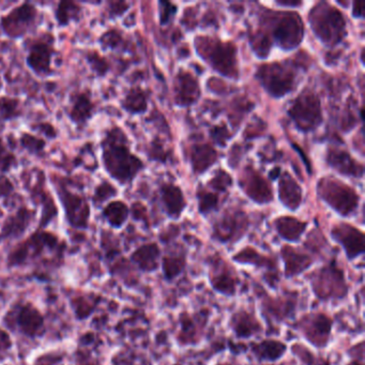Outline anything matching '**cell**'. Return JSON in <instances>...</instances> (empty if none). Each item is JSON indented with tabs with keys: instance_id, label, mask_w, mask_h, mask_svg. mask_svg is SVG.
I'll return each instance as SVG.
<instances>
[{
	"instance_id": "12",
	"label": "cell",
	"mask_w": 365,
	"mask_h": 365,
	"mask_svg": "<svg viewBox=\"0 0 365 365\" xmlns=\"http://www.w3.org/2000/svg\"><path fill=\"white\" fill-rule=\"evenodd\" d=\"M331 237L333 240L341 245L345 251L346 257L350 262L364 254V234L358 228L349 224L341 223L333 227Z\"/></svg>"
},
{
	"instance_id": "34",
	"label": "cell",
	"mask_w": 365,
	"mask_h": 365,
	"mask_svg": "<svg viewBox=\"0 0 365 365\" xmlns=\"http://www.w3.org/2000/svg\"><path fill=\"white\" fill-rule=\"evenodd\" d=\"M187 267V258L185 255H166L162 258L161 268L164 279L173 282L182 274Z\"/></svg>"
},
{
	"instance_id": "19",
	"label": "cell",
	"mask_w": 365,
	"mask_h": 365,
	"mask_svg": "<svg viewBox=\"0 0 365 365\" xmlns=\"http://www.w3.org/2000/svg\"><path fill=\"white\" fill-rule=\"evenodd\" d=\"M36 211L31 209H19L14 215H10L5 223H4L1 232H0V239H16L24 235V232L29 230L31 224L35 219Z\"/></svg>"
},
{
	"instance_id": "50",
	"label": "cell",
	"mask_w": 365,
	"mask_h": 365,
	"mask_svg": "<svg viewBox=\"0 0 365 365\" xmlns=\"http://www.w3.org/2000/svg\"><path fill=\"white\" fill-rule=\"evenodd\" d=\"M73 307L80 318L87 317L93 309V305H89V303L84 298H78L74 300Z\"/></svg>"
},
{
	"instance_id": "51",
	"label": "cell",
	"mask_w": 365,
	"mask_h": 365,
	"mask_svg": "<svg viewBox=\"0 0 365 365\" xmlns=\"http://www.w3.org/2000/svg\"><path fill=\"white\" fill-rule=\"evenodd\" d=\"M129 9V4L125 1H110L108 3V12L112 19L121 16Z\"/></svg>"
},
{
	"instance_id": "42",
	"label": "cell",
	"mask_w": 365,
	"mask_h": 365,
	"mask_svg": "<svg viewBox=\"0 0 365 365\" xmlns=\"http://www.w3.org/2000/svg\"><path fill=\"white\" fill-rule=\"evenodd\" d=\"M16 166H18V159L8 148L3 138L0 136V173L6 174Z\"/></svg>"
},
{
	"instance_id": "16",
	"label": "cell",
	"mask_w": 365,
	"mask_h": 365,
	"mask_svg": "<svg viewBox=\"0 0 365 365\" xmlns=\"http://www.w3.org/2000/svg\"><path fill=\"white\" fill-rule=\"evenodd\" d=\"M241 187L247 196L258 204H264L272 200V191L269 183L253 168L245 170L240 181Z\"/></svg>"
},
{
	"instance_id": "17",
	"label": "cell",
	"mask_w": 365,
	"mask_h": 365,
	"mask_svg": "<svg viewBox=\"0 0 365 365\" xmlns=\"http://www.w3.org/2000/svg\"><path fill=\"white\" fill-rule=\"evenodd\" d=\"M228 327L237 339H251L262 332V324L253 313L238 309L230 316Z\"/></svg>"
},
{
	"instance_id": "58",
	"label": "cell",
	"mask_w": 365,
	"mask_h": 365,
	"mask_svg": "<svg viewBox=\"0 0 365 365\" xmlns=\"http://www.w3.org/2000/svg\"><path fill=\"white\" fill-rule=\"evenodd\" d=\"M356 18H362L364 16V4L362 1H356L354 4V11H352Z\"/></svg>"
},
{
	"instance_id": "25",
	"label": "cell",
	"mask_w": 365,
	"mask_h": 365,
	"mask_svg": "<svg viewBox=\"0 0 365 365\" xmlns=\"http://www.w3.org/2000/svg\"><path fill=\"white\" fill-rule=\"evenodd\" d=\"M232 260L241 264H252L257 269H264L273 274L277 273V262L268 256L262 255L259 252L251 247H245L232 256Z\"/></svg>"
},
{
	"instance_id": "62",
	"label": "cell",
	"mask_w": 365,
	"mask_h": 365,
	"mask_svg": "<svg viewBox=\"0 0 365 365\" xmlns=\"http://www.w3.org/2000/svg\"><path fill=\"white\" fill-rule=\"evenodd\" d=\"M215 365H236V364H232V363H230V362H220V363H217V364H215Z\"/></svg>"
},
{
	"instance_id": "15",
	"label": "cell",
	"mask_w": 365,
	"mask_h": 365,
	"mask_svg": "<svg viewBox=\"0 0 365 365\" xmlns=\"http://www.w3.org/2000/svg\"><path fill=\"white\" fill-rule=\"evenodd\" d=\"M210 270L209 282L212 289L222 296L234 297L237 294L239 277L234 271L230 270V266H225L217 260V264L211 267Z\"/></svg>"
},
{
	"instance_id": "2",
	"label": "cell",
	"mask_w": 365,
	"mask_h": 365,
	"mask_svg": "<svg viewBox=\"0 0 365 365\" xmlns=\"http://www.w3.org/2000/svg\"><path fill=\"white\" fill-rule=\"evenodd\" d=\"M312 292L324 302L344 300L349 294L345 273L335 262L322 266L309 275Z\"/></svg>"
},
{
	"instance_id": "40",
	"label": "cell",
	"mask_w": 365,
	"mask_h": 365,
	"mask_svg": "<svg viewBox=\"0 0 365 365\" xmlns=\"http://www.w3.org/2000/svg\"><path fill=\"white\" fill-rule=\"evenodd\" d=\"M290 351L303 363V365H328L324 360L315 356V354L302 344H294L290 348Z\"/></svg>"
},
{
	"instance_id": "13",
	"label": "cell",
	"mask_w": 365,
	"mask_h": 365,
	"mask_svg": "<svg viewBox=\"0 0 365 365\" xmlns=\"http://www.w3.org/2000/svg\"><path fill=\"white\" fill-rule=\"evenodd\" d=\"M302 21L298 14H288L282 16L274 29V39L284 50H292L303 39Z\"/></svg>"
},
{
	"instance_id": "27",
	"label": "cell",
	"mask_w": 365,
	"mask_h": 365,
	"mask_svg": "<svg viewBox=\"0 0 365 365\" xmlns=\"http://www.w3.org/2000/svg\"><path fill=\"white\" fill-rule=\"evenodd\" d=\"M18 324L22 332L29 336H37L43 332V317L31 304L25 305L21 309L19 313Z\"/></svg>"
},
{
	"instance_id": "39",
	"label": "cell",
	"mask_w": 365,
	"mask_h": 365,
	"mask_svg": "<svg viewBox=\"0 0 365 365\" xmlns=\"http://www.w3.org/2000/svg\"><path fill=\"white\" fill-rule=\"evenodd\" d=\"M118 194L116 187L108 182V181H103L100 183L95 190V194L93 196V202L95 206L100 207L104 204V202L110 200V198L115 197Z\"/></svg>"
},
{
	"instance_id": "31",
	"label": "cell",
	"mask_w": 365,
	"mask_h": 365,
	"mask_svg": "<svg viewBox=\"0 0 365 365\" xmlns=\"http://www.w3.org/2000/svg\"><path fill=\"white\" fill-rule=\"evenodd\" d=\"M180 322V331L177 335V341L179 345H196L200 341V331L197 328V322L194 319L193 316L190 315L187 312H182L179 315Z\"/></svg>"
},
{
	"instance_id": "21",
	"label": "cell",
	"mask_w": 365,
	"mask_h": 365,
	"mask_svg": "<svg viewBox=\"0 0 365 365\" xmlns=\"http://www.w3.org/2000/svg\"><path fill=\"white\" fill-rule=\"evenodd\" d=\"M175 86H176L175 87L176 101L179 106H191L200 98V86L197 81L187 72H181L177 76Z\"/></svg>"
},
{
	"instance_id": "47",
	"label": "cell",
	"mask_w": 365,
	"mask_h": 365,
	"mask_svg": "<svg viewBox=\"0 0 365 365\" xmlns=\"http://www.w3.org/2000/svg\"><path fill=\"white\" fill-rule=\"evenodd\" d=\"M209 185L213 187V189L217 190V191L224 192L230 185H232V177L224 172V170H217V175L215 178L210 181Z\"/></svg>"
},
{
	"instance_id": "26",
	"label": "cell",
	"mask_w": 365,
	"mask_h": 365,
	"mask_svg": "<svg viewBox=\"0 0 365 365\" xmlns=\"http://www.w3.org/2000/svg\"><path fill=\"white\" fill-rule=\"evenodd\" d=\"M279 195L282 204L290 210L298 209L302 202V190L300 185L287 173L279 180Z\"/></svg>"
},
{
	"instance_id": "55",
	"label": "cell",
	"mask_w": 365,
	"mask_h": 365,
	"mask_svg": "<svg viewBox=\"0 0 365 365\" xmlns=\"http://www.w3.org/2000/svg\"><path fill=\"white\" fill-rule=\"evenodd\" d=\"M348 354L356 360H364V341H361L358 345L352 346Z\"/></svg>"
},
{
	"instance_id": "56",
	"label": "cell",
	"mask_w": 365,
	"mask_h": 365,
	"mask_svg": "<svg viewBox=\"0 0 365 365\" xmlns=\"http://www.w3.org/2000/svg\"><path fill=\"white\" fill-rule=\"evenodd\" d=\"M132 211H133V217L136 220H146L147 212L144 205L134 204L133 207H132Z\"/></svg>"
},
{
	"instance_id": "59",
	"label": "cell",
	"mask_w": 365,
	"mask_h": 365,
	"mask_svg": "<svg viewBox=\"0 0 365 365\" xmlns=\"http://www.w3.org/2000/svg\"><path fill=\"white\" fill-rule=\"evenodd\" d=\"M279 5L285 6V7H297V6H300V1H279Z\"/></svg>"
},
{
	"instance_id": "4",
	"label": "cell",
	"mask_w": 365,
	"mask_h": 365,
	"mask_svg": "<svg viewBox=\"0 0 365 365\" xmlns=\"http://www.w3.org/2000/svg\"><path fill=\"white\" fill-rule=\"evenodd\" d=\"M200 54L209 61L213 69L230 78H237V50L232 42H215L206 38L197 40Z\"/></svg>"
},
{
	"instance_id": "29",
	"label": "cell",
	"mask_w": 365,
	"mask_h": 365,
	"mask_svg": "<svg viewBox=\"0 0 365 365\" xmlns=\"http://www.w3.org/2000/svg\"><path fill=\"white\" fill-rule=\"evenodd\" d=\"M162 200L168 215L173 219H178L185 207V200L181 190L173 185H163Z\"/></svg>"
},
{
	"instance_id": "46",
	"label": "cell",
	"mask_w": 365,
	"mask_h": 365,
	"mask_svg": "<svg viewBox=\"0 0 365 365\" xmlns=\"http://www.w3.org/2000/svg\"><path fill=\"white\" fill-rule=\"evenodd\" d=\"M252 46H253V50L255 51L258 56L264 58V57L268 56L269 51H270L271 48V42L267 36H256L252 40Z\"/></svg>"
},
{
	"instance_id": "41",
	"label": "cell",
	"mask_w": 365,
	"mask_h": 365,
	"mask_svg": "<svg viewBox=\"0 0 365 365\" xmlns=\"http://www.w3.org/2000/svg\"><path fill=\"white\" fill-rule=\"evenodd\" d=\"M87 63L98 76H106L110 71V63L97 51H91L86 55Z\"/></svg>"
},
{
	"instance_id": "6",
	"label": "cell",
	"mask_w": 365,
	"mask_h": 365,
	"mask_svg": "<svg viewBox=\"0 0 365 365\" xmlns=\"http://www.w3.org/2000/svg\"><path fill=\"white\" fill-rule=\"evenodd\" d=\"M333 320L322 312L307 314L296 324V329L314 347L324 349L330 343Z\"/></svg>"
},
{
	"instance_id": "33",
	"label": "cell",
	"mask_w": 365,
	"mask_h": 365,
	"mask_svg": "<svg viewBox=\"0 0 365 365\" xmlns=\"http://www.w3.org/2000/svg\"><path fill=\"white\" fill-rule=\"evenodd\" d=\"M102 215L110 226L114 228H120L127 222L130 210L125 202L115 200L106 206Z\"/></svg>"
},
{
	"instance_id": "23",
	"label": "cell",
	"mask_w": 365,
	"mask_h": 365,
	"mask_svg": "<svg viewBox=\"0 0 365 365\" xmlns=\"http://www.w3.org/2000/svg\"><path fill=\"white\" fill-rule=\"evenodd\" d=\"M327 160L334 170L346 176L361 177L363 175V166L341 149H329Z\"/></svg>"
},
{
	"instance_id": "57",
	"label": "cell",
	"mask_w": 365,
	"mask_h": 365,
	"mask_svg": "<svg viewBox=\"0 0 365 365\" xmlns=\"http://www.w3.org/2000/svg\"><path fill=\"white\" fill-rule=\"evenodd\" d=\"M38 130L41 131L44 135L48 136V138H55L57 136L56 131H55L54 127L48 125V123H41V125H38Z\"/></svg>"
},
{
	"instance_id": "1",
	"label": "cell",
	"mask_w": 365,
	"mask_h": 365,
	"mask_svg": "<svg viewBox=\"0 0 365 365\" xmlns=\"http://www.w3.org/2000/svg\"><path fill=\"white\" fill-rule=\"evenodd\" d=\"M102 161L106 173L121 185L131 182L144 164L129 148L127 135L120 128L106 132L101 142Z\"/></svg>"
},
{
	"instance_id": "35",
	"label": "cell",
	"mask_w": 365,
	"mask_h": 365,
	"mask_svg": "<svg viewBox=\"0 0 365 365\" xmlns=\"http://www.w3.org/2000/svg\"><path fill=\"white\" fill-rule=\"evenodd\" d=\"M82 8L73 1H61L55 10V18L59 26L66 27L71 22H78Z\"/></svg>"
},
{
	"instance_id": "43",
	"label": "cell",
	"mask_w": 365,
	"mask_h": 365,
	"mask_svg": "<svg viewBox=\"0 0 365 365\" xmlns=\"http://www.w3.org/2000/svg\"><path fill=\"white\" fill-rule=\"evenodd\" d=\"M21 145L23 148L26 149L31 155H40L43 153L46 148V142L42 138L31 135L29 133H23L20 138Z\"/></svg>"
},
{
	"instance_id": "49",
	"label": "cell",
	"mask_w": 365,
	"mask_h": 365,
	"mask_svg": "<svg viewBox=\"0 0 365 365\" xmlns=\"http://www.w3.org/2000/svg\"><path fill=\"white\" fill-rule=\"evenodd\" d=\"M149 158L155 161L165 162L168 155L164 150L163 145L159 140H153L148 151Z\"/></svg>"
},
{
	"instance_id": "37",
	"label": "cell",
	"mask_w": 365,
	"mask_h": 365,
	"mask_svg": "<svg viewBox=\"0 0 365 365\" xmlns=\"http://www.w3.org/2000/svg\"><path fill=\"white\" fill-rule=\"evenodd\" d=\"M20 101L14 98H0V119L4 121L14 120L22 116Z\"/></svg>"
},
{
	"instance_id": "48",
	"label": "cell",
	"mask_w": 365,
	"mask_h": 365,
	"mask_svg": "<svg viewBox=\"0 0 365 365\" xmlns=\"http://www.w3.org/2000/svg\"><path fill=\"white\" fill-rule=\"evenodd\" d=\"M210 135L220 146L225 147L226 142L230 140V132L226 129L225 125H217L210 130Z\"/></svg>"
},
{
	"instance_id": "32",
	"label": "cell",
	"mask_w": 365,
	"mask_h": 365,
	"mask_svg": "<svg viewBox=\"0 0 365 365\" xmlns=\"http://www.w3.org/2000/svg\"><path fill=\"white\" fill-rule=\"evenodd\" d=\"M262 304L264 311L279 322L292 317L296 309V302L292 299H268Z\"/></svg>"
},
{
	"instance_id": "28",
	"label": "cell",
	"mask_w": 365,
	"mask_h": 365,
	"mask_svg": "<svg viewBox=\"0 0 365 365\" xmlns=\"http://www.w3.org/2000/svg\"><path fill=\"white\" fill-rule=\"evenodd\" d=\"M275 230L284 240L298 242L307 227V222L299 221L296 217H281L275 220Z\"/></svg>"
},
{
	"instance_id": "45",
	"label": "cell",
	"mask_w": 365,
	"mask_h": 365,
	"mask_svg": "<svg viewBox=\"0 0 365 365\" xmlns=\"http://www.w3.org/2000/svg\"><path fill=\"white\" fill-rule=\"evenodd\" d=\"M99 41L103 50H116L123 43V37L116 29H110L101 36Z\"/></svg>"
},
{
	"instance_id": "64",
	"label": "cell",
	"mask_w": 365,
	"mask_h": 365,
	"mask_svg": "<svg viewBox=\"0 0 365 365\" xmlns=\"http://www.w3.org/2000/svg\"><path fill=\"white\" fill-rule=\"evenodd\" d=\"M170 365H180V364H170Z\"/></svg>"
},
{
	"instance_id": "22",
	"label": "cell",
	"mask_w": 365,
	"mask_h": 365,
	"mask_svg": "<svg viewBox=\"0 0 365 365\" xmlns=\"http://www.w3.org/2000/svg\"><path fill=\"white\" fill-rule=\"evenodd\" d=\"M72 106L69 110V117L72 123L78 127H84L95 115L96 106L91 95L83 93L73 96Z\"/></svg>"
},
{
	"instance_id": "7",
	"label": "cell",
	"mask_w": 365,
	"mask_h": 365,
	"mask_svg": "<svg viewBox=\"0 0 365 365\" xmlns=\"http://www.w3.org/2000/svg\"><path fill=\"white\" fill-rule=\"evenodd\" d=\"M37 8L31 3H24L12 9L0 20L4 34L11 39L24 37L37 25Z\"/></svg>"
},
{
	"instance_id": "53",
	"label": "cell",
	"mask_w": 365,
	"mask_h": 365,
	"mask_svg": "<svg viewBox=\"0 0 365 365\" xmlns=\"http://www.w3.org/2000/svg\"><path fill=\"white\" fill-rule=\"evenodd\" d=\"M14 187L9 178L0 174V197H8L14 192Z\"/></svg>"
},
{
	"instance_id": "20",
	"label": "cell",
	"mask_w": 365,
	"mask_h": 365,
	"mask_svg": "<svg viewBox=\"0 0 365 365\" xmlns=\"http://www.w3.org/2000/svg\"><path fill=\"white\" fill-rule=\"evenodd\" d=\"M287 349V345L277 339H267L250 344L252 354L259 362H277L283 358Z\"/></svg>"
},
{
	"instance_id": "60",
	"label": "cell",
	"mask_w": 365,
	"mask_h": 365,
	"mask_svg": "<svg viewBox=\"0 0 365 365\" xmlns=\"http://www.w3.org/2000/svg\"><path fill=\"white\" fill-rule=\"evenodd\" d=\"M279 174H281V168H275L274 170H273L272 172L270 173V175H269V176H270L271 179H277V177L279 176Z\"/></svg>"
},
{
	"instance_id": "5",
	"label": "cell",
	"mask_w": 365,
	"mask_h": 365,
	"mask_svg": "<svg viewBox=\"0 0 365 365\" xmlns=\"http://www.w3.org/2000/svg\"><path fill=\"white\" fill-rule=\"evenodd\" d=\"M318 193L327 204L344 217L351 215L358 208V194L336 179H322L318 185Z\"/></svg>"
},
{
	"instance_id": "11",
	"label": "cell",
	"mask_w": 365,
	"mask_h": 365,
	"mask_svg": "<svg viewBox=\"0 0 365 365\" xmlns=\"http://www.w3.org/2000/svg\"><path fill=\"white\" fill-rule=\"evenodd\" d=\"M54 54V39L51 36L40 38L29 46L27 66L38 76L44 78L51 76L53 74L52 59Z\"/></svg>"
},
{
	"instance_id": "44",
	"label": "cell",
	"mask_w": 365,
	"mask_h": 365,
	"mask_svg": "<svg viewBox=\"0 0 365 365\" xmlns=\"http://www.w3.org/2000/svg\"><path fill=\"white\" fill-rule=\"evenodd\" d=\"M217 196L210 192L202 191L198 194V209L202 215H207L217 208Z\"/></svg>"
},
{
	"instance_id": "3",
	"label": "cell",
	"mask_w": 365,
	"mask_h": 365,
	"mask_svg": "<svg viewBox=\"0 0 365 365\" xmlns=\"http://www.w3.org/2000/svg\"><path fill=\"white\" fill-rule=\"evenodd\" d=\"M312 29L318 38L327 46L339 43L346 33L343 14L327 4H319L313 8L309 16Z\"/></svg>"
},
{
	"instance_id": "9",
	"label": "cell",
	"mask_w": 365,
	"mask_h": 365,
	"mask_svg": "<svg viewBox=\"0 0 365 365\" xmlns=\"http://www.w3.org/2000/svg\"><path fill=\"white\" fill-rule=\"evenodd\" d=\"M256 76L264 89L273 97H283L294 88V73L279 63L262 66Z\"/></svg>"
},
{
	"instance_id": "54",
	"label": "cell",
	"mask_w": 365,
	"mask_h": 365,
	"mask_svg": "<svg viewBox=\"0 0 365 365\" xmlns=\"http://www.w3.org/2000/svg\"><path fill=\"white\" fill-rule=\"evenodd\" d=\"M11 339L5 331L0 330V358L11 348Z\"/></svg>"
},
{
	"instance_id": "10",
	"label": "cell",
	"mask_w": 365,
	"mask_h": 365,
	"mask_svg": "<svg viewBox=\"0 0 365 365\" xmlns=\"http://www.w3.org/2000/svg\"><path fill=\"white\" fill-rule=\"evenodd\" d=\"M56 191L70 225L82 230L88 227L91 206L87 198L69 191L61 183L57 185Z\"/></svg>"
},
{
	"instance_id": "36",
	"label": "cell",
	"mask_w": 365,
	"mask_h": 365,
	"mask_svg": "<svg viewBox=\"0 0 365 365\" xmlns=\"http://www.w3.org/2000/svg\"><path fill=\"white\" fill-rule=\"evenodd\" d=\"M123 110L131 114H142L147 110V98L140 88H133L128 93L121 102Z\"/></svg>"
},
{
	"instance_id": "52",
	"label": "cell",
	"mask_w": 365,
	"mask_h": 365,
	"mask_svg": "<svg viewBox=\"0 0 365 365\" xmlns=\"http://www.w3.org/2000/svg\"><path fill=\"white\" fill-rule=\"evenodd\" d=\"M160 6H161V12H160V21H161V24H166L173 16L176 14L177 8L175 7L173 4L166 3V1H162L160 3Z\"/></svg>"
},
{
	"instance_id": "30",
	"label": "cell",
	"mask_w": 365,
	"mask_h": 365,
	"mask_svg": "<svg viewBox=\"0 0 365 365\" xmlns=\"http://www.w3.org/2000/svg\"><path fill=\"white\" fill-rule=\"evenodd\" d=\"M217 160V153L210 145H195L192 148L191 161L194 172H206Z\"/></svg>"
},
{
	"instance_id": "14",
	"label": "cell",
	"mask_w": 365,
	"mask_h": 365,
	"mask_svg": "<svg viewBox=\"0 0 365 365\" xmlns=\"http://www.w3.org/2000/svg\"><path fill=\"white\" fill-rule=\"evenodd\" d=\"M247 228V215L242 212L226 213L213 226L212 237L221 243L238 240Z\"/></svg>"
},
{
	"instance_id": "38",
	"label": "cell",
	"mask_w": 365,
	"mask_h": 365,
	"mask_svg": "<svg viewBox=\"0 0 365 365\" xmlns=\"http://www.w3.org/2000/svg\"><path fill=\"white\" fill-rule=\"evenodd\" d=\"M36 195L39 196L41 200L42 205H43V211H42L41 221H40V227H46L54 217H57L58 209L55 205L54 200H52L50 195L46 191H41L40 193H36Z\"/></svg>"
},
{
	"instance_id": "63",
	"label": "cell",
	"mask_w": 365,
	"mask_h": 365,
	"mask_svg": "<svg viewBox=\"0 0 365 365\" xmlns=\"http://www.w3.org/2000/svg\"><path fill=\"white\" fill-rule=\"evenodd\" d=\"M3 87V82H1V78H0V89Z\"/></svg>"
},
{
	"instance_id": "18",
	"label": "cell",
	"mask_w": 365,
	"mask_h": 365,
	"mask_svg": "<svg viewBox=\"0 0 365 365\" xmlns=\"http://www.w3.org/2000/svg\"><path fill=\"white\" fill-rule=\"evenodd\" d=\"M281 258L284 264V275L286 279L299 277L309 270L314 259L307 254L298 251L290 245H284L281 250Z\"/></svg>"
},
{
	"instance_id": "8",
	"label": "cell",
	"mask_w": 365,
	"mask_h": 365,
	"mask_svg": "<svg viewBox=\"0 0 365 365\" xmlns=\"http://www.w3.org/2000/svg\"><path fill=\"white\" fill-rule=\"evenodd\" d=\"M288 114L297 127L304 132L313 131L322 121L319 99L311 93H301L294 100Z\"/></svg>"
},
{
	"instance_id": "24",
	"label": "cell",
	"mask_w": 365,
	"mask_h": 365,
	"mask_svg": "<svg viewBox=\"0 0 365 365\" xmlns=\"http://www.w3.org/2000/svg\"><path fill=\"white\" fill-rule=\"evenodd\" d=\"M161 251L157 243L142 245L132 254L131 259L144 272H153L160 267Z\"/></svg>"
},
{
	"instance_id": "61",
	"label": "cell",
	"mask_w": 365,
	"mask_h": 365,
	"mask_svg": "<svg viewBox=\"0 0 365 365\" xmlns=\"http://www.w3.org/2000/svg\"><path fill=\"white\" fill-rule=\"evenodd\" d=\"M346 365H364L363 364V361L356 360V359H352L349 363H347Z\"/></svg>"
}]
</instances>
